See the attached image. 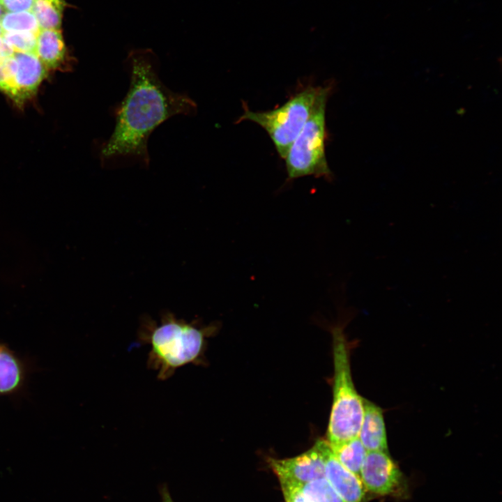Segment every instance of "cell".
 Here are the masks:
<instances>
[{
  "instance_id": "9",
  "label": "cell",
  "mask_w": 502,
  "mask_h": 502,
  "mask_svg": "<svg viewBox=\"0 0 502 502\" xmlns=\"http://www.w3.org/2000/svg\"><path fill=\"white\" fill-rule=\"evenodd\" d=\"M14 58L17 62L14 100L22 102L33 95L45 77L48 69L35 53L15 52Z\"/></svg>"
},
{
  "instance_id": "12",
  "label": "cell",
  "mask_w": 502,
  "mask_h": 502,
  "mask_svg": "<svg viewBox=\"0 0 502 502\" xmlns=\"http://www.w3.org/2000/svg\"><path fill=\"white\" fill-rule=\"evenodd\" d=\"M36 54L47 69L57 67L66 54L61 30L40 29L36 38Z\"/></svg>"
},
{
  "instance_id": "5",
  "label": "cell",
  "mask_w": 502,
  "mask_h": 502,
  "mask_svg": "<svg viewBox=\"0 0 502 502\" xmlns=\"http://www.w3.org/2000/svg\"><path fill=\"white\" fill-rule=\"evenodd\" d=\"M319 86H309L280 107L268 111L254 112L243 103V112L236 123L252 121L268 134L280 158L289 149L309 118Z\"/></svg>"
},
{
  "instance_id": "22",
  "label": "cell",
  "mask_w": 502,
  "mask_h": 502,
  "mask_svg": "<svg viewBox=\"0 0 502 502\" xmlns=\"http://www.w3.org/2000/svg\"><path fill=\"white\" fill-rule=\"evenodd\" d=\"M164 502H172V501L170 500V499H169V497L168 496H166L165 497Z\"/></svg>"
},
{
  "instance_id": "18",
  "label": "cell",
  "mask_w": 502,
  "mask_h": 502,
  "mask_svg": "<svg viewBox=\"0 0 502 502\" xmlns=\"http://www.w3.org/2000/svg\"><path fill=\"white\" fill-rule=\"evenodd\" d=\"M285 502H310L296 483L280 480Z\"/></svg>"
},
{
  "instance_id": "10",
  "label": "cell",
  "mask_w": 502,
  "mask_h": 502,
  "mask_svg": "<svg viewBox=\"0 0 502 502\" xmlns=\"http://www.w3.org/2000/svg\"><path fill=\"white\" fill-rule=\"evenodd\" d=\"M358 438L367 452L388 451L383 411L379 406L365 399Z\"/></svg>"
},
{
  "instance_id": "14",
  "label": "cell",
  "mask_w": 502,
  "mask_h": 502,
  "mask_svg": "<svg viewBox=\"0 0 502 502\" xmlns=\"http://www.w3.org/2000/svg\"><path fill=\"white\" fill-rule=\"evenodd\" d=\"M65 5L64 0H33L31 11L40 29L61 30Z\"/></svg>"
},
{
  "instance_id": "7",
  "label": "cell",
  "mask_w": 502,
  "mask_h": 502,
  "mask_svg": "<svg viewBox=\"0 0 502 502\" xmlns=\"http://www.w3.org/2000/svg\"><path fill=\"white\" fill-rule=\"evenodd\" d=\"M360 478L366 490L381 496L397 494L403 483L402 474L388 451H368Z\"/></svg>"
},
{
  "instance_id": "3",
  "label": "cell",
  "mask_w": 502,
  "mask_h": 502,
  "mask_svg": "<svg viewBox=\"0 0 502 502\" xmlns=\"http://www.w3.org/2000/svg\"><path fill=\"white\" fill-rule=\"evenodd\" d=\"M331 333L334 379L327 441L333 446L358 436L364 413V398L358 393L352 379L343 326H334Z\"/></svg>"
},
{
  "instance_id": "23",
  "label": "cell",
  "mask_w": 502,
  "mask_h": 502,
  "mask_svg": "<svg viewBox=\"0 0 502 502\" xmlns=\"http://www.w3.org/2000/svg\"><path fill=\"white\" fill-rule=\"evenodd\" d=\"M3 29H2L1 26V24H0V36H1V35L3 34Z\"/></svg>"
},
{
  "instance_id": "16",
  "label": "cell",
  "mask_w": 502,
  "mask_h": 502,
  "mask_svg": "<svg viewBox=\"0 0 502 502\" xmlns=\"http://www.w3.org/2000/svg\"><path fill=\"white\" fill-rule=\"evenodd\" d=\"M3 31H29L38 33L40 27L31 11L5 12L0 18Z\"/></svg>"
},
{
  "instance_id": "13",
  "label": "cell",
  "mask_w": 502,
  "mask_h": 502,
  "mask_svg": "<svg viewBox=\"0 0 502 502\" xmlns=\"http://www.w3.org/2000/svg\"><path fill=\"white\" fill-rule=\"evenodd\" d=\"M330 447L340 463L360 477L361 467L367 451L358 436Z\"/></svg>"
},
{
  "instance_id": "2",
  "label": "cell",
  "mask_w": 502,
  "mask_h": 502,
  "mask_svg": "<svg viewBox=\"0 0 502 502\" xmlns=\"http://www.w3.org/2000/svg\"><path fill=\"white\" fill-rule=\"evenodd\" d=\"M215 329L213 325L188 322L166 312L159 322L149 317L142 319L138 340L149 345L147 365L158 379L164 381L183 366L204 363L206 340Z\"/></svg>"
},
{
  "instance_id": "15",
  "label": "cell",
  "mask_w": 502,
  "mask_h": 502,
  "mask_svg": "<svg viewBox=\"0 0 502 502\" xmlns=\"http://www.w3.org/2000/svg\"><path fill=\"white\" fill-rule=\"evenodd\" d=\"M297 485L310 502H344L325 478Z\"/></svg>"
},
{
  "instance_id": "19",
  "label": "cell",
  "mask_w": 502,
  "mask_h": 502,
  "mask_svg": "<svg viewBox=\"0 0 502 502\" xmlns=\"http://www.w3.org/2000/svg\"><path fill=\"white\" fill-rule=\"evenodd\" d=\"M6 12L31 11L33 0H0Z\"/></svg>"
},
{
  "instance_id": "8",
  "label": "cell",
  "mask_w": 502,
  "mask_h": 502,
  "mask_svg": "<svg viewBox=\"0 0 502 502\" xmlns=\"http://www.w3.org/2000/svg\"><path fill=\"white\" fill-rule=\"evenodd\" d=\"M324 478L344 502H363L367 490L360 478L340 463L330 447L326 456Z\"/></svg>"
},
{
  "instance_id": "21",
  "label": "cell",
  "mask_w": 502,
  "mask_h": 502,
  "mask_svg": "<svg viewBox=\"0 0 502 502\" xmlns=\"http://www.w3.org/2000/svg\"><path fill=\"white\" fill-rule=\"evenodd\" d=\"M5 12L6 11L4 10L3 8L2 7V6L0 3V18L1 17V16L3 15V13Z\"/></svg>"
},
{
  "instance_id": "1",
  "label": "cell",
  "mask_w": 502,
  "mask_h": 502,
  "mask_svg": "<svg viewBox=\"0 0 502 502\" xmlns=\"http://www.w3.org/2000/svg\"><path fill=\"white\" fill-rule=\"evenodd\" d=\"M123 66L129 75V89L112 107L114 129L100 146L99 156L106 168H146L150 163L148 140L153 131L174 116H195L197 105L187 94L174 92L162 82L159 59L152 50L130 51Z\"/></svg>"
},
{
  "instance_id": "4",
  "label": "cell",
  "mask_w": 502,
  "mask_h": 502,
  "mask_svg": "<svg viewBox=\"0 0 502 502\" xmlns=\"http://www.w3.org/2000/svg\"><path fill=\"white\" fill-rule=\"evenodd\" d=\"M330 86H319L312 111L284 158L288 179L306 176L333 179L325 153L326 107Z\"/></svg>"
},
{
  "instance_id": "6",
  "label": "cell",
  "mask_w": 502,
  "mask_h": 502,
  "mask_svg": "<svg viewBox=\"0 0 502 502\" xmlns=\"http://www.w3.org/2000/svg\"><path fill=\"white\" fill-rule=\"evenodd\" d=\"M330 448L327 440H317L303 453L290 458H269L268 463L279 480L303 484L324 478L325 460Z\"/></svg>"
},
{
  "instance_id": "20",
  "label": "cell",
  "mask_w": 502,
  "mask_h": 502,
  "mask_svg": "<svg viewBox=\"0 0 502 502\" xmlns=\"http://www.w3.org/2000/svg\"><path fill=\"white\" fill-rule=\"evenodd\" d=\"M15 52L8 43L0 36V59L14 56Z\"/></svg>"
},
{
  "instance_id": "17",
  "label": "cell",
  "mask_w": 502,
  "mask_h": 502,
  "mask_svg": "<svg viewBox=\"0 0 502 502\" xmlns=\"http://www.w3.org/2000/svg\"><path fill=\"white\" fill-rule=\"evenodd\" d=\"M37 35L29 31H3L2 36L15 52L36 54Z\"/></svg>"
},
{
  "instance_id": "11",
  "label": "cell",
  "mask_w": 502,
  "mask_h": 502,
  "mask_svg": "<svg viewBox=\"0 0 502 502\" xmlns=\"http://www.w3.org/2000/svg\"><path fill=\"white\" fill-rule=\"evenodd\" d=\"M25 367L20 358L6 344L0 343V396L18 391L24 385Z\"/></svg>"
}]
</instances>
